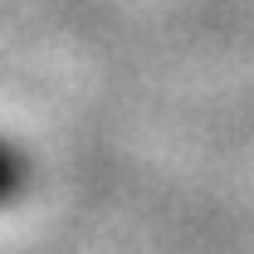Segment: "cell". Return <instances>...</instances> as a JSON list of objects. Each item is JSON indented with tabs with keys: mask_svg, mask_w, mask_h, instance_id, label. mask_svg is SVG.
Masks as SVG:
<instances>
[{
	"mask_svg": "<svg viewBox=\"0 0 254 254\" xmlns=\"http://www.w3.org/2000/svg\"><path fill=\"white\" fill-rule=\"evenodd\" d=\"M30 186V161L20 157L10 142H0V205H15Z\"/></svg>",
	"mask_w": 254,
	"mask_h": 254,
	"instance_id": "6da1fadb",
	"label": "cell"
}]
</instances>
